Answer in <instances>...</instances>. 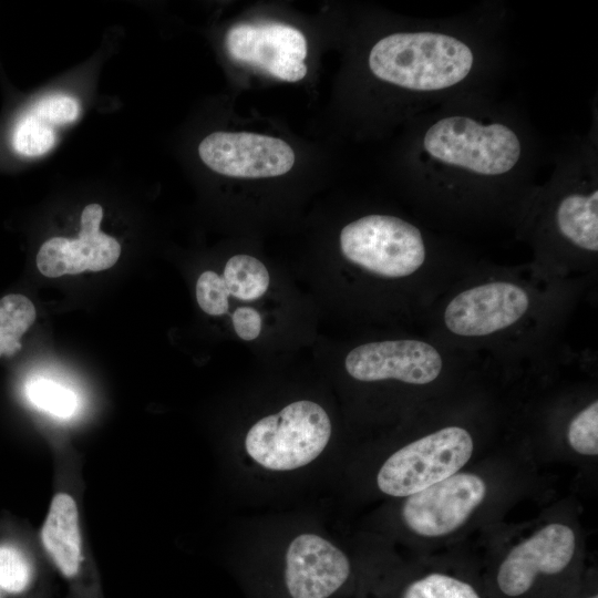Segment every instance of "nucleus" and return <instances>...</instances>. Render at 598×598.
<instances>
[{
	"instance_id": "obj_1",
	"label": "nucleus",
	"mask_w": 598,
	"mask_h": 598,
	"mask_svg": "<svg viewBox=\"0 0 598 598\" xmlns=\"http://www.w3.org/2000/svg\"><path fill=\"white\" fill-rule=\"evenodd\" d=\"M525 144L511 123L475 112H446L430 122L420 141L424 174L488 185L505 182L523 163Z\"/></svg>"
},
{
	"instance_id": "obj_2",
	"label": "nucleus",
	"mask_w": 598,
	"mask_h": 598,
	"mask_svg": "<svg viewBox=\"0 0 598 598\" xmlns=\"http://www.w3.org/2000/svg\"><path fill=\"white\" fill-rule=\"evenodd\" d=\"M478 62V52L467 39L432 29L383 37L368 58L374 78L423 97L453 92L470 81Z\"/></svg>"
},
{
	"instance_id": "obj_3",
	"label": "nucleus",
	"mask_w": 598,
	"mask_h": 598,
	"mask_svg": "<svg viewBox=\"0 0 598 598\" xmlns=\"http://www.w3.org/2000/svg\"><path fill=\"white\" fill-rule=\"evenodd\" d=\"M331 422L319 404L296 401L257 421L245 439L247 454L271 471H289L312 462L327 446Z\"/></svg>"
},
{
	"instance_id": "obj_4",
	"label": "nucleus",
	"mask_w": 598,
	"mask_h": 598,
	"mask_svg": "<svg viewBox=\"0 0 598 598\" xmlns=\"http://www.w3.org/2000/svg\"><path fill=\"white\" fill-rule=\"evenodd\" d=\"M344 258L388 279L408 278L424 267L427 245L422 231L396 216L372 214L346 225L340 233Z\"/></svg>"
},
{
	"instance_id": "obj_5",
	"label": "nucleus",
	"mask_w": 598,
	"mask_h": 598,
	"mask_svg": "<svg viewBox=\"0 0 598 598\" xmlns=\"http://www.w3.org/2000/svg\"><path fill=\"white\" fill-rule=\"evenodd\" d=\"M471 433L457 425L442 427L394 452L381 466L377 484L391 496H410L456 474L471 458Z\"/></svg>"
},
{
	"instance_id": "obj_6",
	"label": "nucleus",
	"mask_w": 598,
	"mask_h": 598,
	"mask_svg": "<svg viewBox=\"0 0 598 598\" xmlns=\"http://www.w3.org/2000/svg\"><path fill=\"white\" fill-rule=\"evenodd\" d=\"M532 308L528 291L513 281L481 282L455 295L443 311L445 328L461 338H485L514 327Z\"/></svg>"
},
{
	"instance_id": "obj_7",
	"label": "nucleus",
	"mask_w": 598,
	"mask_h": 598,
	"mask_svg": "<svg viewBox=\"0 0 598 598\" xmlns=\"http://www.w3.org/2000/svg\"><path fill=\"white\" fill-rule=\"evenodd\" d=\"M576 550L574 530L551 523L516 545L499 564L495 586L504 598H524L544 578L563 574Z\"/></svg>"
},
{
	"instance_id": "obj_8",
	"label": "nucleus",
	"mask_w": 598,
	"mask_h": 598,
	"mask_svg": "<svg viewBox=\"0 0 598 598\" xmlns=\"http://www.w3.org/2000/svg\"><path fill=\"white\" fill-rule=\"evenodd\" d=\"M484 480L460 473L406 497L402 506L404 524L423 537H440L461 527L486 496Z\"/></svg>"
},
{
	"instance_id": "obj_9",
	"label": "nucleus",
	"mask_w": 598,
	"mask_h": 598,
	"mask_svg": "<svg viewBox=\"0 0 598 598\" xmlns=\"http://www.w3.org/2000/svg\"><path fill=\"white\" fill-rule=\"evenodd\" d=\"M229 56L287 82L305 78L307 42L298 29L275 22L239 23L225 38Z\"/></svg>"
},
{
	"instance_id": "obj_10",
	"label": "nucleus",
	"mask_w": 598,
	"mask_h": 598,
	"mask_svg": "<svg viewBox=\"0 0 598 598\" xmlns=\"http://www.w3.org/2000/svg\"><path fill=\"white\" fill-rule=\"evenodd\" d=\"M443 365L439 350L416 339L363 343L352 349L344 360L347 372L358 381L396 380L413 385L434 382Z\"/></svg>"
},
{
	"instance_id": "obj_11",
	"label": "nucleus",
	"mask_w": 598,
	"mask_h": 598,
	"mask_svg": "<svg viewBox=\"0 0 598 598\" xmlns=\"http://www.w3.org/2000/svg\"><path fill=\"white\" fill-rule=\"evenodd\" d=\"M200 159L214 172L240 178H266L288 173L295 153L285 141L248 132H215L198 146Z\"/></svg>"
},
{
	"instance_id": "obj_12",
	"label": "nucleus",
	"mask_w": 598,
	"mask_h": 598,
	"mask_svg": "<svg viewBox=\"0 0 598 598\" xmlns=\"http://www.w3.org/2000/svg\"><path fill=\"white\" fill-rule=\"evenodd\" d=\"M350 576L346 554L318 535L297 536L286 551L282 586L288 598H330Z\"/></svg>"
},
{
	"instance_id": "obj_13",
	"label": "nucleus",
	"mask_w": 598,
	"mask_h": 598,
	"mask_svg": "<svg viewBox=\"0 0 598 598\" xmlns=\"http://www.w3.org/2000/svg\"><path fill=\"white\" fill-rule=\"evenodd\" d=\"M103 208L90 204L81 214L79 237H52L44 241L37 255L39 271L50 278L76 275L84 270L101 271L111 268L121 254L118 241L100 230Z\"/></svg>"
},
{
	"instance_id": "obj_14",
	"label": "nucleus",
	"mask_w": 598,
	"mask_h": 598,
	"mask_svg": "<svg viewBox=\"0 0 598 598\" xmlns=\"http://www.w3.org/2000/svg\"><path fill=\"white\" fill-rule=\"evenodd\" d=\"M551 225L558 239L589 255L598 251V189L590 185L561 194L554 206Z\"/></svg>"
},
{
	"instance_id": "obj_15",
	"label": "nucleus",
	"mask_w": 598,
	"mask_h": 598,
	"mask_svg": "<svg viewBox=\"0 0 598 598\" xmlns=\"http://www.w3.org/2000/svg\"><path fill=\"white\" fill-rule=\"evenodd\" d=\"M41 542L64 577L78 575L83 559L82 538L78 505L71 495L58 493L52 498L41 529Z\"/></svg>"
},
{
	"instance_id": "obj_16",
	"label": "nucleus",
	"mask_w": 598,
	"mask_h": 598,
	"mask_svg": "<svg viewBox=\"0 0 598 598\" xmlns=\"http://www.w3.org/2000/svg\"><path fill=\"white\" fill-rule=\"evenodd\" d=\"M223 279L229 292L243 301H252L268 289L270 277L265 265L249 255H235L225 265Z\"/></svg>"
},
{
	"instance_id": "obj_17",
	"label": "nucleus",
	"mask_w": 598,
	"mask_h": 598,
	"mask_svg": "<svg viewBox=\"0 0 598 598\" xmlns=\"http://www.w3.org/2000/svg\"><path fill=\"white\" fill-rule=\"evenodd\" d=\"M35 320V308L23 295L11 293L0 299V358L21 349V338Z\"/></svg>"
},
{
	"instance_id": "obj_18",
	"label": "nucleus",
	"mask_w": 598,
	"mask_h": 598,
	"mask_svg": "<svg viewBox=\"0 0 598 598\" xmlns=\"http://www.w3.org/2000/svg\"><path fill=\"white\" fill-rule=\"evenodd\" d=\"M396 598H482L476 587L457 576L433 571L404 584Z\"/></svg>"
},
{
	"instance_id": "obj_19",
	"label": "nucleus",
	"mask_w": 598,
	"mask_h": 598,
	"mask_svg": "<svg viewBox=\"0 0 598 598\" xmlns=\"http://www.w3.org/2000/svg\"><path fill=\"white\" fill-rule=\"evenodd\" d=\"M56 142L53 126L30 110L14 124L11 134L13 151L24 157H37L48 153Z\"/></svg>"
},
{
	"instance_id": "obj_20",
	"label": "nucleus",
	"mask_w": 598,
	"mask_h": 598,
	"mask_svg": "<svg viewBox=\"0 0 598 598\" xmlns=\"http://www.w3.org/2000/svg\"><path fill=\"white\" fill-rule=\"evenodd\" d=\"M25 393L33 405L59 417H68L76 409L75 394L52 380L34 378L27 383Z\"/></svg>"
},
{
	"instance_id": "obj_21",
	"label": "nucleus",
	"mask_w": 598,
	"mask_h": 598,
	"mask_svg": "<svg viewBox=\"0 0 598 598\" xmlns=\"http://www.w3.org/2000/svg\"><path fill=\"white\" fill-rule=\"evenodd\" d=\"M567 441L570 447L581 454H598V401L595 400L580 410L569 422Z\"/></svg>"
},
{
	"instance_id": "obj_22",
	"label": "nucleus",
	"mask_w": 598,
	"mask_h": 598,
	"mask_svg": "<svg viewBox=\"0 0 598 598\" xmlns=\"http://www.w3.org/2000/svg\"><path fill=\"white\" fill-rule=\"evenodd\" d=\"M32 567L16 546L0 545V588L9 594L24 591L31 582Z\"/></svg>"
},
{
	"instance_id": "obj_23",
	"label": "nucleus",
	"mask_w": 598,
	"mask_h": 598,
	"mask_svg": "<svg viewBox=\"0 0 598 598\" xmlns=\"http://www.w3.org/2000/svg\"><path fill=\"white\" fill-rule=\"evenodd\" d=\"M229 292L223 277L212 270L204 271L196 282V299L200 309L210 316L227 312Z\"/></svg>"
},
{
	"instance_id": "obj_24",
	"label": "nucleus",
	"mask_w": 598,
	"mask_h": 598,
	"mask_svg": "<svg viewBox=\"0 0 598 598\" xmlns=\"http://www.w3.org/2000/svg\"><path fill=\"white\" fill-rule=\"evenodd\" d=\"M30 111L52 126L64 125L78 118L80 104L71 95L52 94L39 100Z\"/></svg>"
},
{
	"instance_id": "obj_25",
	"label": "nucleus",
	"mask_w": 598,
	"mask_h": 598,
	"mask_svg": "<svg viewBox=\"0 0 598 598\" xmlns=\"http://www.w3.org/2000/svg\"><path fill=\"white\" fill-rule=\"evenodd\" d=\"M233 326L237 336L245 340H255L261 331V316L250 307H240L231 316Z\"/></svg>"
},
{
	"instance_id": "obj_26",
	"label": "nucleus",
	"mask_w": 598,
	"mask_h": 598,
	"mask_svg": "<svg viewBox=\"0 0 598 598\" xmlns=\"http://www.w3.org/2000/svg\"><path fill=\"white\" fill-rule=\"evenodd\" d=\"M584 598H598V595H597V594H592V595L587 596V597H584Z\"/></svg>"
}]
</instances>
